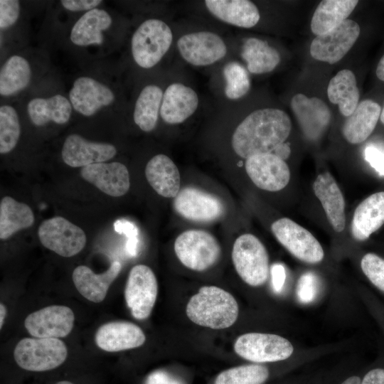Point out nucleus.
I'll use <instances>...</instances> for the list:
<instances>
[{"mask_svg":"<svg viewBox=\"0 0 384 384\" xmlns=\"http://www.w3.org/2000/svg\"><path fill=\"white\" fill-rule=\"evenodd\" d=\"M292 122L283 110H257L247 115L235 129L232 146L240 157L272 153L289 137Z\"/></svg>","mask_w":384,"mask_h":384,"instance_id":"f257e3e1","label":"nucleus"},{"mask_svg":"<svg viewBox=\"0 0 384 384\" xmlns=\"http://www.w3.org/2000/svg\"><path fill=\"white\" fill-rule=\"evenodd\" d=\"M238 304L228 292L215 286H204L189 299L188 318L197 325L223 329L233 325L238 316Z\"/></svg>","mask_w":384,"mask_h":384,"instance_id":"f03ea898","label":"nucleus"},{"mask_svg":"<svg viewBox=\"0 0 384 384\" xmlns=\"http://www.w3.org/2000/svg\"><path fill=\"white\" fill-rule=\"evenodd\" d=\"M172 40V31L165 22L156 18L144 21L132 38L134 60L142 68L154 67L169 50Z\"/></svg>","mask_w":384,"mask_h":384,"instance_id":"7ed1b4c3","label":"nucleus"},{"mask_svg":"<svg viewBox=\"0 0 384 384\" xmlns=\"http://www.w3.org/2000/svg\"><path fill=\"white\" fill-rule=\"evenodd\" d=\"M67 356L65 343L53 338H24L18 341L14 351L18 366L33 372L56 368L66 360Z\"/></svg>","mask_w":384,"mask_h":384,"instance_id":"20e7f679","label":"nucleus"},{"mask_svg":"<svg viewBox=\"0 0 384 384\" xmlns=\"http://www.w3.org/2000/svg\"><path fill=\"white\" fill-rule=\"evenodd\" d=\"M232 260L237 273L246 284L258 287L267 280L268 254L264 245L254 235L245 233L235 240Z\"/></svg>","mask_w":384,"mask_h":384,"instance_id":"39448f33","label":"nucleus"},{"mask_svg":"<svg viewBox=\"0 0 384 384\" xmlns=\"http://www.w3.org/2000/svg\"><path fill=\"white\" fill-rule=\"evenodd\" d=\"M174 247L176 257L185 267L199 272L214 265L221 252L217 240L201 230L183 232L176 238Z\"/></svg>","mask_w":384,"mask_h":384,"instance_id":"423d86ee","label":"nucleus"},{"mask_svg":"<svg viewBox=\"0 0 384 384\" xmlns=\"http://www.w3.org/2000/svg\"><path fill=\"white\" fill-rule=\"evenodd\" d=\"M38 235L45 247L65 257L78 254L87 242L86 235L80 227L60 216L43 221Z\"/></svg>","mask_w":384,"mask_h":384,"instance_id":"0eeeda50","label":"nucleus"},{"mask_svg":"<svg viewBox=\"0 0 384 384\" xmlns=\"http://www.w3.org/2000/svg\"><path fill=\"white\" fill-rule=\"evenodd\" d=\"M234 349L240 357L255 363L276 362L291 356L294 347L289 341L276 334L247 333L240 336Z\"/></svg>","mask_w":384,"mask_h":384,"instance_id":"6e6552de","label":"nucleus"},{"mask_svg":"<svg viewBox=\"0 0 384 384\" xmlns=\"http://www.w3.org/2000/svg\"><path fill=\"white\" fill-rule=\"evenodd\" d=\"M271 230L279 242L297 259L310 264L321 262L324 250L306 229L287 218L275 220Z\"/></svg>","mask_w":384,"mask_h":384,"instance_id":"1a4fd4ad","label":"nucleus"},{"mask_svg":"<svg viewBox=\"0 0 384 384\" xmlns=\"http://www.w3.org/2000/svg\"><path fill=\"white\" fill-rule=\"evenodd\" d=\"M158 284L152 270L145 265L134 266L128 275L124 298L132 316L139 320L149 316L155 304Z\"/></svg>","mask_w":384,"mask_h":384,"instance_id":"9d476101","label":"nucleus"},{"mask_svg":"<svg viewBox=\"0 0 384 384\" xmlns=\"http://www.w3.org/2000/svg\"><path fill=\"white\" fill-rule=\"evenodd\" d=\"M359 34V25L347 18L337 27L313 39L310 46L311 55L319 61L336 63L350 50Z\"/></svg>","mask_w":384,"mask_h":384,"instance_id":"9b49d317","label":"nucleus"},{"mask_svg":"<svg viewBox=\"0 0 384 384\" xmlns=\"http://www.w3.org/2000/svg\"><path fill=\"white\" fill-rule=\"evenodd\" d=\"M174 208L183 218L201 223L220 218L225 207L216 196L195 187H186L174 198Z\"/></svg>","mask_w":384,"mask_h":384,"instance_id":"f8f14e48","label":"nucleus"},{"mask_svg":"<svg viewBox=\"0 0 384 384\" xmlns=\"http://www.w3.org/2000/svg\"><path fill=\"white\" fill-rule=\"evenodd\" d=\"M181 57L196 66L211 65L222 59L227 53L223 40L210 31H198L180 37L177 41Z\"/></svg>","mask_w":384,"mask_h":384,"instance_id":"ddd939ff","label":"nucleus"},{"mask_svg":"<svg viewBox=\"0 0 384 384\" xmlns=\"http://www.w3.org/2000/svg\"><path fill=\"white\" fill-rule=\"evenodd\" d=\"M245 171L260 189L279 191L289 182L290 171L284 160L273 153L258 154L246 159Z\"/></svg>","mask_w":384,"mask_h":384,"instance_id":"4468645a","label":"nucleus"},{"mask_svg":"<svg viewBox=\"0 0 384 384\" xmlns=\"http://www.w3.org/2000/svg\"><path fill=\"white\" fill-rule=\"evenodd\" d=\"M74 321L75 315L70 308L51 305L28 314L24 326L33 337L59 338L71 332Z\"/></svg>","mask_w":384,"mask_h":384,"instance_id":"2eb2a0df","label":"nucleus"},{"mask_svg":"<svg viewBox=\"0 0 384 384\" xmlns=\"http://www.w3.org/2000/svg\"><path fill=\"white\" fill-rule=\"evenodd\" d=\"M69 100L77 112L90 117L112 104L114 95L106 85L92 78L82 76L73 82Z\"/></svg>","mask_w":384,"mask_h":384,"instance_id":"dca6fc26","label":"nucleus"},{"mask_svg":"<svg viewBox=\"0 0 384 384\" xmlns=\"http://www.w3.org/2000/svg\"><path fill=\"white\" fill-rule=\"evenodd\" d=\"M116 154L117 149L113 144L90 142L76 134L66 137L61 150L64 163L71 167L82 168L108 161Z\"/></svg>","mask_w":384,"mask_h":384,"instance_id":"f3484780","label":"nucleus"},{"mask_svg":"<svg viewBox=\"0 0 384 384\" xmlns=\"http://www.w3.org/2000/svg\"><path fill=\"white\" fill-rule=\"evenodd\" d=\"M82 178L112 197L124 195L129 189L127 168L120 162L92 164L80 170Z\"/></svg>","mask_w":384,"mask_h":384,"instance_id":"a211bd4d","label":"nucleus"},{"mask_svg":"<svg viewBox=\"0 0 384 384\" xmlns=\"http://www.w3.org/2000/svg\"><path fill=\"white\" fill-rule=\"evenodd\" d=\"M291 107L302 131L310 139H318L330 122V110L318 97L298 93L292 98Z\"/></svg>","mask_w":384,"mask_h":384,"instance_id":"6ab92c4d","label":"nucleus"},{"mask_svg":"<svg viewBox=\"0 0 384 384\" xmlns=\"http://www.w3.org/2000/svg\"><path fill=\"white\" fill-rule=\"evenodd\" d=\"M145 340L144 333L140 327L125 321L104 324L95 335L97 346L108 352L135 348L143 345Z\"/></svg>","mask_w":384,"mask_h":384,"instance_id":"aec40b11","label":"nucleus"},{"mask_svg":"<svg viewBox=\"0 0 384 384\" xmlns=\"http://www.w3.org/2000/svg\"><path fill=\"white\" fill-rule=\"evenodd\" d=\"M198 105V97L192 88L173 83L164 92L160 115L167 124H180L196 112Z\"/></svg>","mask_w":384,"mask_h":384,"instance_id":"412c9836","label":"nucleus"},{"mask_svg":"<svg viewBox=\"0 0 384 384\" xmlns=\"http://www.w3.org/2000/svg\"><path fill=\"white\" fill-rule=\"evenodd\" d=\"M122 269L118 261L112 263L102 274H95L90 267L79 265L73 272L72 279L78 292L87 300L100 303L105 298L107 291Z\"/></svg>","mask_w":384,"mask_h":384,"instance_id":"4be33fe9","label":"nucleus"},{"mask_svg":"<svg viewBox=\"0 0 384 384\" xmlns=\"http://www.w3.org/2000/svg\"><path fill=\"white\" fill-rule=\"evenodd\" d=\"M312 187L333 229L342 232L346 225L345 201L336 181L326 172L316 178Z\"/></svg>","mask_w":384,"mask_h":384,"instance_id":"5701e85b","label":"nucleus"},{"mask_svg":"<svg viewBox=\"0 0 384 384\" xmlns=\"http://www.w3.org/2000/svg\"><path fill=\"white\" fill-rule=\"evenodd\" d=\"M112 23L111 16L104 9L95 8L86 11L72 27L70 39L80 47L99 46L104 41L103 33Z\"/></svg>","mask_w":384,"mask_h":384,"instance_id":"b1692460","label":"nucleus"},{"mask_svg":"<svg viewBox=\"0 0 384 384\" xmlns=\"http://www.w3.org/2000/svg\"><path fill=\"white\" fill-rule=\"evenodd\" d=\"M145 176L152 188L164 198H175L180 191L178 167L165 154H157L148 161Z\"/></svg>","mask_w":384,"mask_h":384,"instance_id":"393cba45","label":"nucleus"},{"mask_svg":"<svg viewBox=\"0 0 384 384\" xmlns=\"http://www.w3.org/2000/svg\"><path fill=\"white\" fill-rule=\"evenodd\" d=\"M384 223V191L375 193L363 200L356 208L351 234L359 241L368 239Z\"/></svg>","mask_w":384,"mask_h":384,"instance_id":"a878e982","label":"nucleus"},{"mask_svg":"<svg viewBox=\"0 0 384 384\" xmlns=\"http://www.w3.org/2000/svg\"><path fill=\"white\" fill-rule=\"evenodd\" d=\"M205 4L215 17L238 27H253L260 18L257 7L248 0H206Z\"/></svg>","mask_w":384,"mask_h":384,"instance_id":"bb28decb","label":"nucleus"},{"mask_svg":"<svg viewBox=\"0 0 384 384\" xmlns=\"http://www.w3.org/2000/svg\"><path fill=\"white\" fill-rule=\"evenodd\" d=\"M72 110L70 100L60 94L46 98H33L27 105V113L30 119L38 127L50 122L58 124H66L71 117Z\"/></svg>","mask_w":384,"mask_h":384,"instance_id":"cd10ccee","label":"nucleus"},{"mask_svg":"<svg viewBox=\"0 0 384 384\" xmlns=\"http://www.w3.org/2000/svg\"><path fill=\"white\" fill-rule=\"evenodd\" d=\"M380 113L381 107L377 102L371 100L361 101L343 126L344 138L354 144L365 141L374 130Z\"/></svg>","mask_w":384,"mask_h":384,"instance_id":"c85d7f7f","label":"nucleus"},{"mask_svg":"<svg viewBox=\"0 0 384 384\" xmlns=\"http://www.w3.org/2000/svg\"><path fill=\"white\" fill-rule=\"evenodd\" d=\"M357 0H324L316 7L311 21V30L316 36L337 27L352 13Z\"/></svg>","mask_w":384,"mask_h":384,"instance_id":"c756f323","label":"nucleus"},{"mask_svg":"<svg viewBox=\"0 0 384 384\" xmlns=\"http://www.w3.org/2000/svg\"><path fill=\"white\" fill-rule=\"evenodd\" d=\"M331 102L338 105L339 112L349 117L359 101V90L354 73L348 69L338 71L329 81L327 88Z\"/></svg>","mask_w":384,"mask_h":384,"instance_id":"7c9ffc66","label":"nucleus"},{"mask_svg":"<svg viewBox=\"0 0 384 384\" xmlns=\"http://www.w3.org/2000/svg\"><path fill=\"white\" fill-rule=\"evenodd\" d=\"M35 220L31 208L11 196L0 202V238L6 240L17 231L33 225Z\"/></svg>","mask_w":384,"mask_h":384,"instance_id":"2f4dec72","label":"nucleus"},{"mask_svg":"<svg viewBox=\"0 0 384 384\" xmlns=\"http://www.w3.org/2000/svg\"><path fill=\"white\" fill-rule=\"evenodd\" d=\"M31 68L21 55H13L4 62L0 70V94L9 97L26 89L31 82Z\"/></svg>","mask_w":384,"mask_h":384,"instance_id":"473e14b6","label":"nucleus"},{"mask_svg":"<svg viewBox=\"0 0 384 384\" xmlns=\"http://www.w3.org/2000/svg\"><path fill=\"white\" fill-rule=\"evenodd\" d=\"M241 56L250 73L263 74L272 71L280 62L279 52L261 39L249 38L243 43Z\"/></svg>","mask_w":384,"mask_h":384,"instance_id":"72a5a7b5","label":"nucleus"},{"mask_svg":"<svg viewBox=\"0 0 384 384\" xmlns=\"http://www.w3.org/2000/svg\"><path fill=\"white\" fill-rule=\"evenodd\" d=\"M163 95L162 90L156 85L145 86L139 93L134 105L133 119L142 131L149 132L156 127Z\"/></svg>","mask_w":384,"mask_h":384,"instance_id":"f704fd0d","label":"nucleus"},{"mask_svg":"<svg viewBox=\"0 0 384 384\" xmlns=\"http://www.w3.org/2000/svg\"><path fill=\"white\" fill-rule=\"evenodd\" d=\"M269 377V370L260 364L242 365L222 371L215 384H262Z\"/></svg>","mask_w":384,"mask_h":384,"instance_id":"c9c22d12","label":"nucleus"},{"mask_svg":"<svg viewBox=\"0 0 384 384\" xmlns=\"http://www.w3.org/2000/svg\"><path fill=\"white\" fill-rule=\"evenodd\" d=\"M21 134V125L16 110L11 105L0 107V153L5 154L16 146Z\"/></svg>","mask_w":384,"mask_h":384,"instance_id":"e433bc0d","label":"nucleus"},{"mask_svg":"<svg viewBox=\"0 0 384 384\" xmlns=\"http://www.w3.org/2000/svg\"><path fill=\"white\" fill-rule=\"evenodd\" d=\"M226 85L225 95L230 100L241 98L250 88L248 72L240 63L230 61L225 65L223 70Z\"/></svg>","mask_w":384,"mask_h":384,"instance_id":"4c0bfd02","label":"nucleus"},{"mask_svg":"<svg viewBox=\"0 0 384 384\" xmlns=\"http://www.w3.org/2000/svg\"><path fill=\"white\" fill-rule=\"evenodd\" d=\"M361 267L368 279L384 292V259L375 254L368 253L363 257Z\"/></svg>","mask_w":384,"mask_h":384,"instance_id":"58836bf2","label":"nucleus"},{"mask_svg":"<svg viewBox=\"0 0 384 384\" xmlns=\"http://www.w3.org/2000/svg\"><path fill=\"white\" fill-rule=\"evenodd\" d=\"M319 289V279L312 272L303 274L299 279L297 286V295L299 300L304 304L313 302Z\"/></svg>","mask_w":384,"mask_h":384,"instance_id":"ea45409f","label":"nucleus"},{"mask_svg":"<svg viewBox=\"0 0 384 384\" xmlns=\"http://www.w3.org/2000/svg\"><path fill=\"white\" fill-rule=\"evenodd\" d=\"M20 2L17 0L0 1V28L1 31L12 26L20 16Z\"/></svg>","mask_w":384,"mask_h":384,"instance_id":"a19ab883","label":"nucleus"},{"mask_svg":"<svg viewBox=\"0 0 384 384\" xmlns=\"http://www.w3.org/2000/svg\"><path fill=\"white\" fill-rule=\"evenodd\" d=\"M114 230L124 234L127 238V250L131 255H135L138 245V229L132 222L125 219L117 220L114 224Z\"/></svg>","mask_w":384,"mask_h":384,"instance_id":"79ce46f5","label":"nucleus"},{"mask_svg":"<svg viewBox=\"0 0 384 384\" xmlns=\"http://www.w3.org/2000/svg\"><path fill=\"white\" fill-rule=\"evenodd\" d=\"M365 159L380 175L384 176V149L375 144L368 145L364 150Z\"/></svg>","mask_w":384,"mask_h":384,"instance_id":"37998d69","label":"nucleus"},{"mask_svg":"<svg viewBox=\"0 0 384 384\" xmlns=\"http://www.w3.org/2000/svg\"><path fill=\"white\" fill-rule=\"evenodd\" d=\"M62 6L70 11H90L97 8L102 1L100 0H61Z\"/></svg>","mask_w":384,"mask_h":384,"instance_id":"c03bdc74","label":"nucleus"},{"mask_svg":"<svg viewBox=\"0 0 384 384\" xmlns=\"http://www.w3.org/2000/svg\"><path fill=\"white\" fill-rule=\"evenodd\" d=\"M272 285L274 291L279 293L283 288L286 280V271L283 265L274 263L270 267Z\"/></svg>","mask_w":384,"mask_h":384,"instance_id":"a18cd8bd","label":"nucleus"},{"mask_svg":"<svg viewBox=\"0 0 384 384\" xmlns=\"http://www.w3.org/2000/svg\"><path fill=\"white\" fill-rule=\"evenodd\" d=\"M146 384H182V383L165 371H156L147 378Z\"/></svg>","mask_w":384,"mask_h":384,"instance_id":"49530a36","label":"nucleus"},{"mask_svg":"<svg viewBox=\"0 0 384 384\" xmlns=\"http://www.w3.org/2000/svg\"><path fill=\"white\" fill-rule=\"evenodd\" d=\"M361 384H384V369L375 368L368 372Z\"/></svg>","mask_w":384,"mask_h":384,"instance_id":"de8ad7c7","label":"nucleus"},{"mask_svg":"<svg viewBox=\"0 0 384 384\" xmlns=\"http://www.w3.org/2000/svg\"><path fill=\"white\" fill-rule=\"evenodd\" d=\"M272 153L278 156L281 159H284L287 158V156L289 155L290 149L287 144L283 143L279 146H278Z\"/></svg>","mask_w":384,"mask_h":384,"instance_id":"09e8293b","label":"nucleus"},{"mask_svg":"<svg viewBox=\"0 0 384 384\" xmlns=\"http://www.w3.org/2000/svg\"><path fill=\"white\" fill-rule=\"evenodd\" d=\"M375 73L378 79L384 82V55L378 62Z\"/></svg>","mask_w":384,"mask_h":384,"instance_id":"8fccbe9b","label":"nucleus"},{"mask_svg":"<svg viewBox=\"0 0 384 384\" xmlns=\"http://www.w3.org/2000/svg\"><path fill=\"white\" fill-rule=\"evenodd\" d=\"M7 314V309L6 306L3 304H0V328H2V326L4 322V319L6 318Z\"/></svg>","mask_w":384,"mask_h":384,"instance_id":"3c124183","label":"nucleus"},{"mask_svg":"<svg viewBox=\"0 0 384 384\" xmlns=\"http://www.w3.org/2000/svg\"><path fill=\"white\" fill-rule=\"evenodd\" d=\"M341 384H361V380L358 376H351L345 380Z\"/></svg>","mask_w":384,"mask_h":384,"instance_id":"603ef678","label":"nucleus"},{"mask_svg":"<svg viewBox=\"0 0 384 384\" xmlns=\"http://www.w3.org/2000/svg\"><path fill=\"white\" fill-rule=\"evenodd\" d=\"M380 118L381 122L384 124V106L381 110Z\"/></svg>","mask_w":384,"mask_h":384,"instance_id":"864d4df0","label":"nucleus"},{"mask_svg":"<svg viewBox=\"0 0 384 384\" xmlns=\"http://www.w3.org/2000/svg\"><path fill=\"white\" fill-rule=\"evenodd\" d=\"M55 384H74V383L68 380H61L56 383Z\"/></svg>","mask_w":384,"mask_h":384,"instance_id":"5fc2aeb1","label":"nucleus"}]
</instances>
